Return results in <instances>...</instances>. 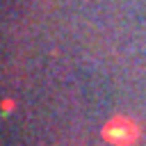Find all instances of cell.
I'll return each instance as SVG.
<instances>
[{
	"label": "cell",
	"instance_id": "obj_1",
	"mask_svg": "<svg viewBox=\"0 0 146 146\" xmlns=\"http://www.w3.org/2000/svg\"><path fill=\"white\" fill-rule=\"evenodd\" d=\"M137 135H139V130L130 119H112L103 130V137L112 144H119V146L132 144L137 139Z\"/></svg>",
	"mask_w": 146,
	"mask_h": 146
}]
</instances>
